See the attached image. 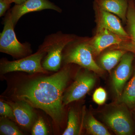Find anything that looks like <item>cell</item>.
Here are the masks:
<instances>
[{
    "mask_svg": "<svg viewBox=\"0 0 135 135\" xmlns=\"http://www.w3.org/2000/svg\"><path fill=\"white\" fill-rule=\"evenodd\" d=\"M69 67H65L55 74L31 81L17 90L18 100L32 107L41 109L59 123L64 114L63 92L70 78Z\"/></svg>",
    "mask_w": 135,
    "mask_h": 135,
    "instance_id": "1",
    "label": "cell"
},
{
    "mask_svg": "<svg viewBox=\"0 0 135 135\" xmlns=\"http://www.w3.org/2000/svg\"><path fill=\"white\" fill-rule=\"evenodd\" d=\"M75 39L74 36L57 32L46 36L39 49L46 53L42 63L47 71H57L62 60L63 52L66 46Z\"/></svg>",
    "mask_w": 135,
    "mask_h": 135,
    "instance_id": "2",
    "label": "cell"
},
{
    "mask_svg": "<svg viewBox=\"0 0 135 135\" xmlns=\"http://www.w3.org/2000/svg\"><path fill=\"white\" fill-rule=\"evenodd\" d=\"M3 23V30L0 34V51L14 58L20 59L32 53L31 45L29 42L22 43L17 39L10 10L5 15Z\"/></svg>",
    "mask_w": 135,
    "mask_h": 135,
    "instance_id": "3",
    "label": "cell"
},
{
    "mask_svg": "<svg viewBox=\"0 0 135 135\" xmlns=\"http://www.w3.org/2000/svg\"><path fill=\"white\" fill-rule=\"evenodd\" d=\"M46 53L38 49L33 54L14 61L2 59L0 63V71L1 74L15 71H23L30 73H45V70L42 65V60Z\"/></svg>",
    "mask_w": 135,
    "mask_h": 135,
    "instance_id": "4",
    "label": "cell"
},
{
    "mask_svg": "<svg viewBox=\"0 0 135 135\" xmlns=\"http://www.w3.org/2000/svg\"><path fill=\"white\" fill-rule=\"evenodd\" d=\"M70 49L62 55L65 64H77L88 70L99 73L103 71L93 57L92 50L87 41L75 42Z\"/></svg>",
    "mask_w": 135,
    "mask_h": 135,
    "instance_id": "5",
    "label": "cell"
},
{
    "mask_svg": "<svg viewBox=\"0 0 135 135\" xmlns=\"http://www.w3.org/2000/svg\"><path fill=\"white\" fill-rule=\"evenodd\" d=\"M103 119L117 134L129 135L133 133V123L130 114L123 106H116L107 111L104 113Z\"/></svg>",
    "mask_w": 135,
    "mask_h": 135,
    "instance_id": "6",
    "label": "cell"
},
{
    "mask_svg": "<svg viewBox=\"0 0 135 135\" xmlns=\"http://www.w3.org/2000/svg\"><path fill=\"white\" fill-rule=\"evenodd\" d=\"M95 83V77L91 73L79 72L74 82L63 95L64 105L81 99L93 88Z\"/></svg>",
    "mask_w": 135,
    "mask_h": 135,
    "instance_id": "7",
    "label": "cell"
},
{
    "mask_svg": "<svg viewBox=\"0 0 135 135\" xmlns=\"http://www.w3.org/2000/svg\"><path fill=\"white\" fill-rule=\"evenodd\" d=\"M50 9L61 12L59 7L49 0H26L21 4H16L10 10L12 21L15 26L18 20L25 15L31 12Z\"/></svg>",
    "mask_w": 135,
    "mask_h": 135,
    "instance_id": "8",
    "label": "cell"
},
{
    "mask_svg": "<svg viewBox=\"0 0 135 135\" xmlns=\"http://www.w3.org/2000/svg\"><path fill=\"white\" fill-rule=\"evenodd\" d=\"M134 58L132 53H125L114 71L112 76L113 85L115 94L118 97H120L125 84L131 75Z\"/></svg>",
    "mask_w": 135,
    "mask_h": 135,
    "instance_id": "9",
    "label": "cell"
},
{
    "mask_svg": "<svg viewBox=\"0 0 135 135\" xmlns=\"http://www.w3.org/2000/svg\"><path fill=\"white\" fill-rule=\"evenodd\" d=\"M129 39L118 35L106 29L97 32L95 36L87 41L93 54L98 55L107 48L113 45H120Z\"/></svg>",
    "mask_w": 135,
    "mask_h": 135,
    "instance_id": "10",
    "label": "cell"
},
{
    "mask_svg": "<svg viewBox=\"0 0 135 135\" xmlns=\"http://www.w3.org/2000/svg\"><path fill=\"white\" fill-rule=\"evenodd\" d=\"M97 12V32L103 29H106L119 36L126 38H130L117 17L110 12L99 9L98 8Z\"/></svg>",
    "mask_w": 135,
    "mask_h": 135,
    "instance_id": "11",
    "label": "cell"
},
{
    "mask_svg": "<svg viewBox=\"0 0 135 135\" xmlns=\"http://www.w3.org/2000/svg\"><path fill=\"white\" fill-rule=\"evenodd\" d=\"M7 103L12 107L18 123L23 127L30 128L33 123L35 117L33 107L26 102L21 100Z\"/></svg>",
    "mask_w": 135,
    "mask_h": 135,
    "instance_id": "12",
    "label": "cell"
},
{
    "mask_svg": "<svg viewBox=\"0 0 135 135\" xmlns=\"http://www.w3.org/2000/svg\"><path fill=\"white\" fill-rule=\"evenodd\" d=\"M95 3L99 9L115 14L123 22L127 21L128 8L127 0H96Z\"/></svg>",
    "mask_w": 135,
    "mask_h": 135,
    "instance_id": "13",
    "label": "cell"
},
{
    "mask_svg": "<svg viewBox=\"0 0 135 135\" xmlns=\"http://www.w3.org/2000/svg\"><path fill=\"white\" fill-rule=\"evenodd\" d=\"M126 53V50H118L110 51L105 53L100 59L101 67L106 71H111Z\"/></svg>",
    "mask_w": 135,
    "mask_h": 135,
    "instance_id": "14",
    "label": "cell"
},
{
    "mask_svg": "<svg viewBox=\"0 0 135 135\" xmlns=\"http://www.w3.org/2000/svg\"><path fill=\"white\" fill-rule=\"evenodd\" d=\"M119 100L129 108L135 107V73L123 89Z\"/></svg>",
    "mask_w": 135,
    "mask_h": 135,
    "instance_id": "15",
    "label": "cell"
},
{
    "mask_svg": "<svg viewBox=\"0 0 135 135\" xmlns=\"http://www.w3.org/2000/svg\"><path fill=\"white\" fill-rule=\"evenodd\" d=\"M85 126L87 131L91 134L111 135L106 128L92 115H89L87 117L85 121Z\"/></svg>",
    "mask_w": 135,
    "mask_h": 135,
    "instance_id": "16",
    "label": "cell"
},
{
    "mask_svg": "<svg viewBox=\"0 0 135 135\" xmlns=\"http://www.w3.org/2000/svg\"><path fill=\"white\" fill-rule=\"evenodd\" d=\"M79 119L76 112L71 109L68 115L67 127L63 133V135H76L79 134Z\"/></svg>",
    "mask_w": 135,
    "mask_h": 135,
    "instance_id": "17",
    "label": "cell"
},
{
    "mask_svg": "<svg viewBox=\"0 0 135 135\" xmlns=\"http://www.w3.org/2000/svg\"><path fill=\"white\" fill-rule=\"evenodd\" d=\"M0 134L22 135L23 133L8 118L2 116L0 120Z\"/></svg>",
    "mask_w": 135,
    "mask_h": 135,
    "instance_id": "18",
    "label": "cell"
},
{
    "mask_svg": "<svg viewBox=\"0 0 135 135\" xmlns=\"http://www.w3.org/2000/svg\"><path fill=\"white\" fill-rule=\"evenodd\" d=\"M127 20L131 42L135 44V8L132 3H130L128 7Z\"/></svg>",
    "mask_w": 135,
    "mask_h": 135,
    "instance_id": "19",
    "label": "cell"
},
{
    "mask_svg": "<svg viewBox=\"0 0 135 135\" xmlns=\"http://www.w3.org/2000/svg\"><path fill=\"white\" fill-rule=\"evenodd\" d=\"M32 135L48 134V131L46 124L42 118L40 117L34 124L32 130Z\"/></svg>",
    "mask_w": 135,
    "mask_h": 135,
    "instance_id": "20",
    "label": "cell"
},
{
    "mask_svg": "<svg viewBox=\"0 0 135 135\" xmlns=\"http://www.w3.org/2000/svg\"><path fill=\"white\" fill-rule=\"evenodd\" d=\"M0 115L12 120H16L12 107L9 104L3 101H0Z\"/></svg>",
    "mask_w": 135,
    "mask_h": 135,
    "instance_id": "21",
    "label": "cell"
},
{
    "mask_svg": "<svg viewBox=\"0 0 135 135\" xmlns=\"http://www.w3.org/2000/svg\"><path fill=\"white\" fill-rule=\"evenodd\" d=\"M107 98V94L106 92L102 88L97 89L93 94V100L96 103L100 105L104 103Z\"/></svg>",
    "mask_w": 135,
    "mask_h": 135,
    "instance_id": "22",
    "label": "cell"
},
{
    "mask_svg": "<svg viewBox=\"0 0 135 135\" xmlns=\"http://www.w3.org/2000/svg\"><path fill=\"white\" fill-rule=\"evenodd\" d=\"M11 4V3L5 0H0V17L5 15Z\"/></svg>",
    "mask_w": 135,
    "mask_h": 135,
    "instance_id": "23",
    "label": "cell"
},
{
    "mask_svg": "<svg viewBox=\"0 0 135 135\" xmlns=\"http://www.w3.org/2000/svg\"><path fill=\"white\" fill-rule=\"evenodd\" d=\"M121 48H123L135 53V44L132 42H128V43L126 42L125 44H123L121 46Z\"/></svg>",
    "mask_w": 135,
    "mask_h": 135,
    "instance_id": "24",
    "label": "cell"
},
{
    "mask_svg": "<svg viewBox=\"0 0 135 135\" xmlns=\"http://www.w3.org/2000/svg\"><path fill=\"white\" fill-rule=\"evenodd\" d=\"M13 2L15 3L16 4L19 5L21 4L25 1L26 0H12Z\"/></svg>",
    "mask_w": 135,
    "mask_h": 135,
    "instance_id": "25",
    "label": "cell"
},
{
    "mask_svg": "<svg viewBox=\"0 0 135 135\" xmlns=\"http://www.w3.org/2000/svg\"><path fill=\"white\" fill-rule=\"evenodd\" d=\"M5 1H7L8 2H9L11 3H12L13 2L12 0H5Z\"/></svg>",
    "mask_w": 135,
    "mask_h": 135,
    "instance_id": "26",
    "label": "cell"
}]
</instances>
